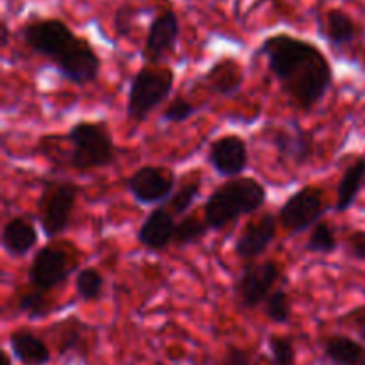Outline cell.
Masks as SVG:
<instances>
[{
  "instance_id": "36",
  "label": "cell",
  "mask_w": 365,
  "mask_h": 365,
  "mask_svg": "<svg viewBox=\"0 0 365 365\" xmlns=\"http://www.w3.org/2000/svg\"><path fill=\"white\" fill-rule=\"evenodd\" d=\"M4 365H11V356L7 353H4Z\"/></svg>"
},
{
  "instance_id": "12",
  "label": "cell",
  "mask_w": 365,
  "mask_h": 365,
  "mask_svg": "<svg viewBox=\"0 0 365 365\" xmlns=\"http://www.w3.org/2000/svg\"><path fill=\"white\" fill-rule=\"evenodd\" d=\"M207 160L220 177H241L250 164L248 145L237 134L220 135V138L210 143Z\"/></svg>"
},
{
  "instance_id": "4",
  "label": "cell",
  "mask_w": 365,
  "mask_h": 365,
  "mask_svg": "<svg viewBox=\"0 0 365 365\" xmlns=\"http://www.w3.org/2000/svg\"><path fill=\"white\" fill-rule=\"evenodd\" d=\"M70 143V166L73 170L91 171L107 168L116 159V146L106 121H77L66 132Z\"/></svg>"
},
{
  "instance_id": "3",
  "label": "cell",
  "mask_w": 365,
  "mask_h": 365,
  "mask_svg": "<svg viewBox=\"0 0 365 365\" xmlns=\"http://www.w3.org/2000/svg\"><path fill=\"white\" fill-rule=\"evenodd\" d=\"M267 200V191L257 178L235 177L217 185L203 207V220L209 230H223L241 216L257 212Z\"/></svg>"
},
{
  "instance_id": "6",
  "label": "cell",
  "mask_w": 365,
  "mask_h": 365,
  "mask_svg": "<svg viewBox=\"0 0 365 365\" xmlns=\"http://www.w3.org/2000/svg\"><path fill=\"white\" fill-rule=\"evenodd\" d=\"M81 187L70 180H46L38 198V220L46 239L63 235L70 228L71 214Z\"/></svg>"
},
{
  "instance_id": "27",
  "label": "cell",
  "mask_w": 365,
  "mask_h": 365,
  "mask_svg": "<svg viewBox=\"0 0 365 365\" xmlns=\"http://www.w3.org/2000/svg\"><path fill=\"white\" fill-rule=\"evenodd\" d=\"M200 192H202V182L200 180L189 182V184L182 185L180 189H177V191L171 195V198L168 200L164 205H166L168 209L175 214V216L180 217V216H184V214L187 212L192 205H195V202L198 200Z\"/></svg>"
},
{
  "instance_id": "24",
  "label": "cell",
  "mask_w": 365,
  "mask_h": 365,
  "mask_svg": "<svg viewBox=\"0 0 365 365\" xmlns=\"http://www.w3.org/2000/svg\"><path fill=\"white\" fill-rule=\"evenodd\" d=\"M103 289H106V278L95 267H84L77 273L75 278V291L78 298L84 302H96L102 298Z\"/></svg>"
},
{
  "instance_id": "25",
  "label": "cell",
  "mask_w": 365,
  "mask_h": 365,
  "mask_svg": "<svg viewBox=\"0 0 365 365\" xmlns=\"http://www.w3.org/2000/svg\"><path fill=\"white\" fill-rule=\"evenodd\" d=\"M207 232H209V227H207L205 220H200V217L195 216V214L185 216L177 223L173 245L178 246V248L196 245V242H200L203 237H205Z\"/></svg>"
},
{
  "instance_id": "33",
  "label": "cell",
  "mask_w": 365,
  "mask_h": 365,
  "mask_svg": "<svg viewBox=\"0 0 365 365\" xmlns=\"http://www.w3.org/2000/svg\"><path fill=\"white\" fill-rule=\"evenodd\" d=\"M342 321L351 324V327L356 330V334H359V337L365 342V309L351 310L348 316H344V319Z\"/></svg>"
},
{
  "instance_id": "20",
  "label": "cell",
  "mask_w": 365,
  "mask_h": 365,
  "mask_svg": "<svg viewBox=\"0 0 365 365\" xmlns=\"http://www.w3.org/2000/svg\"><path fill=\"white\" fill-rule=\"evenodd\" d=\"M324 355L335 365H362L365 348L346 335H331L323 342Z\"/></svg>"
},
{
  "instance_id": "31",
  "label": "cell",
  "mask_w": 365,
  "mask_h": 365,
  "mask_svg": "<svg viewBox=\"0 0 365 365\" xmlns=\"http://www.w3.org/2000/svg\"><path fill=\"white\" fill-rule=\"evenodd\" d=\"M139 9H135L132 4H123L116 9L114 13V31L120 38H125L132 32V27H134V21L138 18Z\"/></svg>"
},
{
  "instance_id": "29",
  "label": "cell",
  "mask_w": 365,
  "mask_h": 365,
  "mask_svg": "<svg viewBox=\"0 0 365 365\" xmlns=\"http://www.w3.org/2000/svg\"><path fill=\"white\" fill-rule=\"evenodd\" d=\"M198 113H200V106L189 102V100L177 98L163 110V116H160V120H163L164 123L178 125V123H184V121L191 120V118L196 116Z\"/></svg>"
},
{
  "instance_id": "7",
  "label": "cell",
  "mask_w": 365,
  "mask_h": 365,
  "mask_svg": "<svg viewBox=\"0 0 365 365\" xmlns=\"http://www.w3.org/2000/svg\"><path fill=\"white\" fill-rule=\"evenodd\" d=\"M328 212L327 192L319 185H305L292 192L278 210V223L291 235L302 234L319 223Z\"/></svg>"
},
{
  "instance_id": "34",
  "label": "cell",
  "mask_w": 365,
  "mask_h": 365,
  "mask_svg": "<svg viewBox=\"0 0 365 365\" xmlns=\"http://www.w3.org/2000/svg\"><path fill=\"white\" fill-rule=\"evenodd\" d=\"M348 245L353 257L365 260V232H353L348 237Z\"/></svg>"
},
{
  "instance_id": "1",
  "label": "cell",
  "mask_w": 365,
  "mask_h": 365,
  "mask_svg": "<svg viewBox=\"0 0 365 365\" xmlns=\"http://www.w3.org/2000/svg\"><path fill=\"white\" fill-rule=\"evenodd\" d=\"M255 53L262 56L282 93L302 110H310L334 86V68L323 50L287 32L267 36Z\"/></svg>"
},
{
  "instance_id": "19",
  "label": "cell",
  "mask_w": 365,
  "mask_h": 365,
  "mask_svg": "<svg viewBox=\"0 0 365 365\" xmlns=\"http://www.w3.org/2000/svg\"><path fill=\"white\" fill-rule=\"evenodd\" d=\"M365 180V157H359L349 164L348 170L342 175L337 187V202H335V212H346L353 207L359 198Z\"/></svg>"
},
{
  "instance_id": "35",
  "label": "cell",
  "mask_w": 365,
  "mask_h": 365,
  "mask_svg": "<svg viewBox=\"0 0 365 365\" xmlns=\"http://www.w3.org/2000/svg\"><path fill=\"white\" fill-rule=\"evenodd\" d=\"M0 39H2V46H7V43H9V27H7L6 21H2V36H0Z\"/></svg>"
},
{
  "instance_id": "23",
  "label": "cell",
  "mask_w": 365,
  "mask_h": 365,
  "mask_svg": "<svg viewBox=\"0 0 365 365\" xmlns=\"http://www.w3.org/2000/svg\"><path fill=\"white\" fill-rule=\"evenodd\" d=\"M305 248L309 250L310 253L331 255V253L339 248L337 232H335L334 225L327 223V221H319V223L314 225Z\"/></svg>"
},
{
  "instance_id": "11",
  "label": "cell",
  "mask_w": 365,
  "mask_h": 365,
  "mask_svg": "<svg viewBox=\"0 0 365 365\" xmlns=\"http://www.w3.org/2000/svg\"><path fill=\"white\" fill-rule=\"evenodd\" d=\"M267 138L278 155L294 166L303 168L314 157V135L298 123H278L267 128Z\"/></svg>"
},
{
  "instance_id": "32",
  "label": "cell",
  "mask_w": 365,
  "mask_h": 365,
  "mask_svg": "<svg viewBox=\"0 0 365 365\" xmlns=\"http://www.w3.org/2000/svg\"><path fill=\"white\" fill-rule=\"evenodd\" d=\"M221 365H252V356L246 349L230 346L221 360Z\"/></svg>"
},
{
  "instance_id": "9",
  "label": "cell",
  "mask_w": 365,
  "mask_h": 365,
  "mask_svg": "<svg viewBox=\"0 0 365 365\" xmlns=\"http://www.w3.org/2000/svg\"><path fill=\"white\" fill-rule=\"evenodd\" d=\"M280 278L282 267L277 260L246 264L234 284L237 305L245 310H253L259 305H264Z\"/></svg>"
},
{
  "instance_id": "10",
  "label": "cell",
  "mask_w": 365,
  "mask_h": 365,
  "mask_svg": "<svg viewBox=\"0 0 365 365\" xmlns=\"http://www.w3.org/2000/svg\"><path fill=\"white\" fill-rule=\"evenodd\" d=\"M125 185L139 205H163L175 192L177 175L170 168L146 164L135 170Z\"/></svg>"
},
{
  "instance_id": "5",
  "label": "cell",
  "mask_w": 365,
  "mask_h": 365,
  "mask_svg": "<svg viewBox=\"0 0 365 365\" xmlns=\"http://www.w3.org/2000/svg\"><path fill=\"white\" fill-rule=\"evenodd\" d=\"M175 86V71L157 63H146L130 81L127 95V116L135 123L145 121L160 103L170 98Z\"/></svg>"
},
{
  "instance_id": "15",
  "label": "cell",
  "mask_w": 365,
  "mask_h": 365,
  "mask_svg": "<svg viewBox=\"0 0 365 365\" xmlns=\"http://www.w3.org/2000/svg\"><path fill=\"white\" fill-rule=\"evenodd\" d=\"M177 216L166 205H157L138 230L139 245L150 252H163L173 245L175 230H177Z\"/></svg>"
},
{
  "instance_id": "17",
  "label": "cell",
  "mask_w": 365,
  "mask_h": 365,
  "mask_svg": "<svg viewBox=\"0 0 365 365\" xmlns=\"http://www.w3.org/2000/svg\"><path fill=\"white\" fill-rule=\"evenodd\" d=\"M39 241V232L29 216H14L2 228V248L13 257H25Z\"/></svg>"
},
{
  "instance_id": "21",
  "label": "cell",
  "mask_w": 365,
  "mask_h": 365,
  "mask_svg": "<svg viewBox=\"0 0 365 365\" xmlns=\"http://www.w3.org/2000/svg\"><path fill=\"white\" fill-rule=\"evenodd\" d=\"M324 34L334 46H344L355 39L356 25L342 9H330L324 14Z\"/></svg>"
},
{
  "instance_id": "8",
  "label": "cell",
  "mask_w": 365,
  "mask_h": 365,
  "mask_svg": "<svg viewBox=\"0 0 365 365\" xmlns=\"http://www.w3.org/2000/svg\"><path fill=\"white\" fill-rule=\"evenodd\" d=\"M77 267L78 259L70 250L61 245H45L32 257L27 277L32 287L50 292L64 284Z\"/></svg>"
},
{
  "instance_id": "2",
  "label": "cell",
  "mask_w": 365,
  "mask_h": 365,
  "mask_svg": "<svg viewBox=\"0 0 365 365\" xmlns=\"http://www.w3.org/2000/svg\"><path fill=\"white\" fill-rule=\"evenodd\" d=\"M21 38L32 52L46 57L71 84L86 86L98 78L102 59L96 50L89 39L75 34L59 18H43L24 25Z\"/></svg>"
},
{
  "instance_id": "28",
  "label": "cell",
  "mask_w": 365,
  "mask_h": 365,
  "mask_svg": "<svg viewBox=\"0 0 365 365\" xmlns=\"http://www.w3.org/2000/svg\"><path fill=\"white\" fill-rule=\"evenodd\" d=\"M59 351L68 353L75 351L82 342V331L86 330V324L78 321L77 317H70V319L59 323Z\"/></svg>"
},
{
  "instance_id": "22",
  "label": "cell",
  "mask_w": 365,
  "mask_h": 365,
  "mask_svg": "<svg viewBox=\"0 0 365 365\" xmlns=\"http://www.w3.org/2000/svg\"><path fill=\"white\" fill-rule=\"evenodd\" d=\"M18 310L29 319H43L53 310L52 299H50L48 291L41 289H32V291H24L18 296Z\"/></svg>"
},
{
  "instance_id": "16",
  "label": "cell",
  "mask_w": 365,
  "mask_h": 365,
  "mask_svg": "<svg viewBox=\"0 0 365 365\" xmlns=\"http://www.w3.org/2000/svg\"><path fill=\"white\" fill-rule=\"evenodd\" d=\"M202 81L205 82L210 91L228 98V96H235L242 89L245 71L237 61L232 59V57H223L207 70Z\"/></svg>"
},
{
  "instance_id": "38",
  "label": "cell",
  "mask_w": 365,
  "mask_h": 365,
  "mask_svg": "<svg viewBox=\"0 0 365 365\" xmlns=\"http://www.w3.org/2000/svg\"><path fill=\"white\" fill-rule=\"evenodd\" d=\"M364 53H365V52H364Z\"/></svg>"
},
{
  "instance_id": "18",
  "label": "cell",
  "mask_w": 365,
  "mask_h": 365,
  "mask_svg": "<svg viewBox=\"0 0 365 365\" xmlns=\"http://www.w3.org/2000/svg\"><path fill=\"white\" fill-rule=\"evenodd\" d=\"M9 348L14 359L24 365H46L52 359L45 341L24 328L9 335Z\"/></svg>"
},
{
  "instance_id": "30",
  "label": "cell",
  "mask_w": 365,
  "mask_h": 365,
  "mask_svg": "<svg viewBox=\"0 0 365 365\" xmlns=\"http://www.w3.org/2000/svg\"><path fill=\"white\" fill-rule=\"evenodd\" d=\"M269 353L273 365H296V348L291 337H280V335L271 337Z\"/></svg>"
},
{
  "instance_id": "37",
  "label": "cell",
  "mask_w": 365,
  "mask_h": 365,
  "mask_svg": "<svg viewBox=\"0 0 365 365\" xmlns=\"http://www.w3.org/2000/svg\"><path fill=\"white\" fill-rule=\"evenodd\" d=\"M362 365H365V359H364V362H362Z\"/></svg>"
},
{
  "instance_id": "26",
  "label": "cell",
  "mask_w": 365,
  "mask_h": 365,
  "mask_svg": "<svg viewBox=\"0 0 365 365\" xmlns=\"http://www.w3.org/2000/svg\"><path fill=\"white\" fill-rule=\"evenodd\" d=\"M264 314L277 324H285L292 317V299L285 289H274L264 302Z\"/></svg>"
},
{
  "instance_id": "13",
  "label": "cell",
  "mask_w": 365,
  "mask_h": 365,
  "mask_svg": "<svg viewBox=\"0 0 365 365\" xmlns=\"http://www.w3.org/2000/svg\"><path fill=\"white\" fill-rule=\"evenodd\" d=\"M180 38V21L173 9L163 11L152 20L143 46V59L145 63H159L166 53L173 52Z\"/></svg>"
},
{
  "instance_id": "14",
  "label": "cell",
  "mask_w": 365,
  "mask_h": 365,
  "mask_svg": "<svg viewBox=\"0 0 365 365\" xmlns=\"http://www.w3.org/2000/svg\"><path fill=\"white\" fill-rule=\"evenodd\" d=\"M278 232V217L271 212L262 214L255 220L248 221L239 234L234 245V252L242 260H255L257 257L264 255Z\"/></svg>"
}]
</instances>
